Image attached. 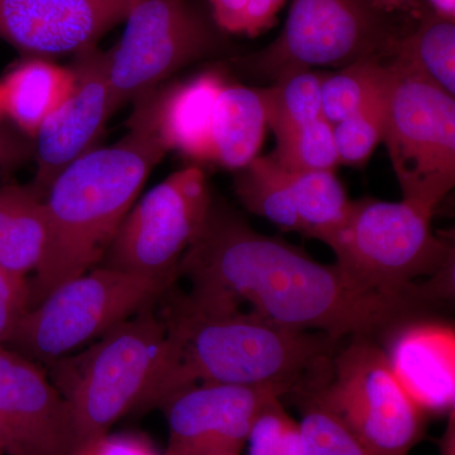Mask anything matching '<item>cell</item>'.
<instances>
[{"label":"cell","instance_id":"cell-1","mask_svg":"<svg viewBox=\"0 0 455 455\" xmlns=\"http://www.w3.org/2000/svg\"><path fill=\"white\" fill-rule=\"evenodd\" d=\"M179 275L191 283L184 302L193 309L232 311L248 304L251 313L274 324L335 340L368 337L423 304L363 291L337 265H322L214 204Z\"/></svg>","mask_w":455,"mask_h":455},{"label":"cell","instance_id":"cell-2","mask_svg":"<svg viewBox=\"0 0 455 455\" xmlns=\"http://www.w3.org/2000/svg\"><path fill=\"white\" fill-rule=\"evenodd\" d=\"M160 92L136 101L118 142L90 149L51 184L46 250L29 281L31 307L59 284L100 266L149 173L169 152L158 130Z\"/></svg>","mask_w":455,"mask_h":455},{"label":"cell","instance_id":"cell-3","mask_svg":"<svg viewBox=\"0 0 455 455\" xmlns=\"http://www.w3.org/2000/svg\"><path fill=\"white\" fill-rule=\"evenodd\" d=\"M166 323V357L142 411L163 407L197 383L296 390L337 341L324 333L274 324L253 313L202 311L184 301Z\"/></svg>","mask_w":455,"mask_h":455},{"label":"cell","instance_id":"cell-4","mask_svg":"<svg viewBox=\"0 0 455 455\" xmlns=\"http://www.w3.org/2000/svg\"><path fill=\"white\" fill-rule=\"evenodd\" d=\"M166 353V320L149 305L61 366L55 386L70 407L79 451L106 436L123 416L140 409Z\"/></svg>","mask_w":455,"mask_h":455},{"label":"cell","instance_id":"cell-5","mask_svg":"<svg viewBox=\"0 0 455 455\" xmlns=\"http://www.w3.org/2000/svg\"><path fill=\"white\" fill-rule=\"evenodd\" d=\"M431 220L433 214L403 200H358L326 245L341 274L363 291L430 302L416 278L433 277L454 262L453 247L435 235Z\"/></svg>","mask_w":455,"mask_h":455},{"label":"cell","instance_id":"cell-6","mask_svg":"<svg viewBox=\"0 0 455 455\" xmlns=\"http://www.w3.org/2000/svg\"><path fill=\"white\" fill-rule=\"evenodd\" d=\"M385 86L386 143L403 202L434 215L455 185V99L398 56Z\"/></svg>","mask_w":455,"mask_h":455},{"label":"cell","instance_id":"cell-7","mask_svg":"<svg viewBox=\"0 0 455 455\" xmlns=\"http://www.w3.org/2000/svg\"><path fill=\"white\" fill-rule=\"evenodd\" d=\"M170 284L98 266L59 284L27 311L7 346L31 361L53 362L145 309Z\"/></svg>","mask_w":455,"mask_h":455},{"label":"cell","instance_id":"cell-8","mask_svg":"<svg viewBox=\"0 0 455 455\" xmlns=\"http://www.w3.org/2000/svg\"><path fill=\"white\" fill-rule=\"evenodd\" d=\"M309 394L376 455H409L423 438L427 414L397 381L385 349L368 337H355L335 358L328 385Z\"/></svg>","mask_w":455,"mask_h":455},{"label":"cell","instance_id":"cell-9","mask_svg":"<svg viewBox=\"0 0 455 455\" xmlns=\"http://www.w3.org/2000/svg\"><path fill=\"white\" fill-rule=\"evenodd\" d=\"M212 205L208 181L200 167L191 164L171 173L134 203L100 266L171 286Z\"/></svg>","mask_w":455,"mask_h":455},{"label":"cell","instance_id":"cell-10","mask_svg":"<svg viewBox=\"0 0 455 455\" xmlns=\"http://www.w3.org/2000/svg\"><path fill=\"white\" fill-rule=\"evenodd\" d=\"M124 22L121 41L108 51L113 113L160 88L217 44L211 26L188 0H134Z\"/></svg>","mask_w":455,"mask_h":455},{"label":"cell","instance_id":"cell-11","mask_svg":"<svg viewBox=\"0 0 455 455\" xmlns=\"http://www.w3.org/2000/svg\"><path fill=\"white\" fill-rule=\"evenodd\" d=\"M385 16L372 0H293L280 37L251 57V65L277 79L311 66L387 59L400 37Z\"/></svg>","mask_w":455,"mask_h":455},{"label":"cell","instance_id":"cell-12","mask_svg":"<svg viewBox=\"0 0 455 455\" xmlns=\"http://www.w3.org/2000/svg\"><path fill=\"white\" fill-rule=\"evenodd\" d=\"M290 392L276 385L190 386L163 406L169 424L164 455H239L266 403Z\"/></svg>","mask_w":455,"mask_h":455},{"label":"cell","instance_id":"cell-13","mask_svg":"<svg viewBox=\"0 0 455 455\" xmlns=\"http://www.w3.org/2000/svg\"><path fill=\"white\" fill-rule=\"evenodd\" d=\"M70 407L40 366L0 347V453L76 455Z\"/></svg>","mask_w":455,"mask_h":455},{"label":"cell","instance_id":"cell-14","mask_svg":"<svg viewBox=\"0 0 455 455\" xmlns=\"http://www.w3.org/2000/svg\"><path fill=\"white\" fill-rule=\"evenodd\" d=\"M73 71V88L35 136L37 167L31 185L44 196L62 170L92 149L113 114L108 52L95 46L83 51Z\"/></svg>","mask_w":455,"mask_h":455},{"label":"cell","instance_id":"cell-15","mask_svg":"<svg viewBox=\"0 0 455 455\" xmlns=\"http://www.w3.org/2000/svg\"><path fill=\"white\" fill-rule=\"evenodd\" d=\"M134 0H0V38L32 57L80 53L124 22Z\"/></svg>","mask_w":455,"mask_h":455},{"label":"cell","instance_id":"cell-16","mask_svg":"<svg viewBox=\"0 0 455 455\" xmlns=\"http://www.w3.org/2000/svg\"><path fill=\"white\" fill-rule=\"evenodd\" d=\"M406 394L425 414L451 412L455 403V331L440 323L400 326L385 349Z\"/></svg>","mask_w":455,"mask_h":455},{"label":"cell","instance_id":"cell-17","mask_svg":"<svg viewBox=\"0 0 455 455\" xmlns=\"http://www.w3.org/2000/svg\"><path fill=\"white\" fill-rule=\"evenodd\" d=\"M226 84L220 74L208 71L161 89L158 130L169 151L211 163L212 114Z\"/></svg>","mask_w":455,"mask_h":455},{"label":"cell","instance_id":"cell-18","mask_svg":"<svg viewBox=\"0 0 455 455\" xmlns=\"http://www.w3.org/2000/svg\"><path fill=\"white\" fill-rule=\"evenodd\" d=\"M267 127L263 89L226 84L212 114L211 163L243 169L259 155Z\"/></svg>","mask_w":455,"mask_h":455},{"label":"cell","instance_id":"cell-19","mask_svg":"<svg viewBox=\"0 0 455 455\" xmlns=\"http://www.w3.org/2000/svg\"><path fill=\"white\" fill-rule=\"evenodd\" d=\"M73 85V68H61L44 57H31L14 66L0 82L4 114L23 133L35 139Z\"/></svg>","mask_w":455,"mask_h":455},{"label":"cell","instance_id":"cell-20","mask_svg":"<svg viewBox=\"0 0 455 455\" xmlns=\"http://www.w3.org/2000/svg\"><path fill=\"white\" fill-rule=\"evenodd\" d=\"M46 242L44 196L32 185H0V266L27 276L40 266Z\"/></svg>","mask_w":455,"mask_h":455},{"label":"cell","instance_id":"cell-21","mask_svg":"<svg viewBox=\"0 0 455 455\" xmlns=\"http://www.w3.org/2000/svg\"><path fill=\"white\" fill-rule=\"evenodd\" d=\"M286 175L304 229L302 235L328 244L343 226L352 204L343 185L334 171H286Z\"/></svg>","mask_w":455,"mask_h":455},{"label":"cell","instance_id":"cell-22","mask_svg":"<svg viewBox=\"0 0 455 455\" xmlns=\"http://www.w3.org/2000/svg\"><path fill=\"white\" fill-rule=\"evenodd\" d=\"M235 193L244 208L253 214L266 218L287 232H304L286 171L271 155L256 157L238 170Z\"/></svg>","mask_w":455,"mask_h":455},{"label":"cell","instance_id":"cell-23","mask_svg":"<svg viewBox=\"0 0 455 455\" xmlns=\"http://www.w3.org/2000/svg\"><path fill=\"white\" fill-rule=\"evenodd\" d=\"M391 56H398L414 66L431 83L451 97L455 95V23L454 20L421 14L415 31L398 38Z\"/></svg>","mask_w":455,"mask_h":455},{"label":"cell","instance_id":"cell-24","mask_svg":"<svg viewBox=\"0 0 455 455\" xmlns=\"http://www.w3.org/2000/svg\"><path fill=\"white\" fill-rule=\"evenodd\" d=\"M322 75L309 70L281 75L271 88L263 89L268 127L278 140L322 118Z\"/></svg>","mask_w":455,"mask_h":455},{"label":"cell","instance_id":"cell-25","mask_svg":"<svg viewBox=\"0 0 455 455\" xmlns=\"http://www.w3.org/2000/svg\"><path fill=\"white\" fill-rule=\"evenodd\" d=\"M386 77L387 62L382 57L358 60L323 77V118L333 125L348 118L383 88Z\"/></svg>","mask_w":455,"mask_h":455},{"label":"cell","instance_id":"cell-26","mask_svg":"<svg viewBox=\"0 0 455 455\" xmlns=\"http://www.w3.org/2000/svg\"><path fill=\"white\" fill-rule=\"evenodd\" d=\"M271 157L291 172L334 171L339 164L334 125L322 116L293 131L286 139L278 140Z\"/></svg>","mask_w":455,"mask_h":455},{"label":"cell","instance_id":"cell-27","mask_svg":"<svg viewBox=\"0 0 455 455\" xmlns=\"http://www.w3.org/2000/svg\"><path fill=\"white\" fill-rule=\"evenodd\" d=\"M385 86L386 83L361 109L334 125L339 164L363 166L382 142L386 119Z\"/></svg>","mask_w":455,"mask_h":455},{"label":"cell","instance_id":"cell-28","mask_svg":"<svg viewBox=\"0 0 455 455\" xmlns=\"http://www.w3.org/2000/svg\"><path fill=\"white\" fill-rule=\"evenodd\" d=\"M307 395L300 421L307 455H376L328 407Z\"/></svg>","mask_w":455,"mask_h":455},{"label":"cell","instance_id":"cell-29","mask_svg":"<svg viewBox=\"0 0 455 455\" xmlns=\"http://www.w3.org/2000/svg\"><path fill=\"white\" fill-rule=\"evenodd\" d=\"M280 398L269 400L257 416L247 440L250 455H307L301 425L287 414Z\"/></svg>","mask_w":455,"mask_h":455},{"label":"cell","instance_id":"cell-30","mask_svg":"<svg viewBox=\"0 0 455 455\" xmlns=\"http://www.w3.org/2000/svg\"><path fill=\"white\" fill-rule=\"evenodd\" d=\"M29 309L31 283L27 276L0 266V347L7 346Z\"/></svg>","mask_w":455,"mask_h":455},{"label":"cell","instance_id":"cell-31","mask_svg":"<svg viewBox=\"0 0 455 455\" xmlns=\"http://www.w3.org/2000/svg\"><path fill=\"white\" fill-rule=\"evenodd\" d=\"M86 455H164L158 453L151 443L142 436L109 435L95 440L80 449Z\"/></svg>","mask_w":455,"mask_h":455},{"label":"cell","instance_id":"cell-32","mask_svg":"<svg viewBox=\"0 0 455 455\" xmlns=\"http://www.w3.org/2000/svg\"><path fill=\"white\" fill-rule=\"evenodd\" d=\"M284 2L286 0H252L245 13L242 35L254 37L268 29Z\"/></svg>","mask_w":455,"mask_h":455},{"label":"cell","instance_id":"cell-33","mask_svg":"<svg viewBox=\"0 0 455 455\" xmlns=\"http://www.w3.org/2000/svg\"><path fill=\"white\" fill-rule=\"evenodd\" d=\"M212 20L223 31L242 33L245 13L252 0H209Z\"/></svg>","mask_w":455,"mask_h":455},{"label":"cell","instance_id":"cell-34","mask_svg":"<svg viewBox=\"0 0 455 455\" xmlns=\"http://www.w3.org/2000/svg\"><path fill=\"white\" fill-rule=\"evenodd\" d=\"M372 2L385 14L421 13V0H372Z\"/></svg>","mask_w":455,"mask_h":455},{"label":"cell","instance_id":"cell-35","mask_svg":"<svg viewBox=\"0 0 455 455\" xmlns=\"http://www.w3.org/2000/svg\"><path fill=\"white\" fill-rule=\"evenodd\" d=\"M440 455H455V416L449 412L447 429L440 442Z\"/></svg>","mask_w":455,"mask_h":455},{"label":"cell","instance_id":"cell-36","mask_svg":"<svg viewBox=\"0 0 455 455\" xmlns=\"http://www.w3.org/2000/svg\"><path fill=\"white\" fill-rule=\"evenodd\" d=\"M427 2H429L431 12L436 16L454 20L455 0H427Z\"/></svg>","mask_w":455,"mask_h":455},{"label":"cell","instance_id":"cell-37","mask_svg":"<svg viewBox=\"0 0 455 455\" xmlns=\"http://www.w3.org/2000/svg\"><path fill=\"white\" fill-rule=\"evenodd\" d=\"M4 116V106H3V92L2 86H0V118Z\"/></svg>","mask_w":455,"mask_h":455}]
</instances>
